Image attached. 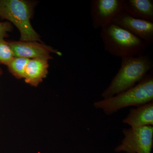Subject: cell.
<instances>
[{"label":"cell","instance_id":"obj_8","mask_svg":"<svg viewBox=\"0 0 153 153\" xmlns=\"http://www.w3.org/2000/svg\"><path fill=\"white\" fill-rule=\"evenodd\" d=\"M8 43L16 57L48 60L52 59L51 53L62 55L59 51L38 41H10Z\"/></svg>","mask_w":153,"mask_h":153},{"label":"cell","instance_id":"obj_3","mask_svg":"<svg viewBox=\"0 0 153 153\" xmlns=\"http://www.w3.org/2000/svg\"><path fill=\"white\" fill-rule=\"evenodd\" d=\"M153 100V71L133 87L110 98L95 102L94 106L107 115L112 114L124 108L140 106Z\"/></svg>","mask_w":153,"mask_h":153},{"label":"cell","instance_id":"obj_4","mask_svg":"<svg viewBox=\"0 0 153 153\" xmlns=\"http://www.w3.org/2000/svg\"><path fill=\"white\" fill-rule=\"evenodd\" d=\"M32 3L24 0L0 1V18L13 23L21 34L20 41H38L42 43L40 36L30 22L33 15Z\"/></svg>","mask_w":153,"mask_h":153},{"label":"cell","instance_id":"obj_11","mask_svg":"<svg viewBox=\"0 0 153 153\" xmlns=\"http://www.w3.org/2000/svg\"><path fill=\"white\" fill-rule=\"evenodd\" d=\"M123 11L135 18L153 22V0H125Z\"/></svg>","mask_w":153,"mask_h":153},{"label":"cell","instance_id":"obj_6","mask_svg":"<svg viewBox=\"0 0 153 153\" xmlns=\"http://www.w3.org/2000/svg\"><path fill=\"white\" fill-rule=\"evenodd\" d=\"M125 0H91L90 12L92 26L101 29L110 24L115 16L123 11Z\"/></svg>","mask_w":153,"mask_h":153},{"label":"cell","instance_id":"obj_10","mask_svg":"<svg viewBox=\"0 0 153 153\" xmlns=\"http://www.w3.org/2000/svg\"><path fill=\"white\" fill-rule=\"evenodd\" d=\"M48 60L41 59H30L25 68V82L37 87L48 73Z\"/></svg>","mask_w":153,"mask_h":153},{"label":"cell","instance_id":"obj_14","mask_svg":"<svg viewBox=\"0 0 153 153\" xmlns=\"http://www.w3.org/2000/svg\"><path fill=\"white\" fill-rule=\"evenodd\" d=\"M13 29V26L10 22H0V37H8V33L11 32Z\"/></svg>","mask_w":153,"mask_h":153},{"label":"cell","instance_id":"obj_13","mask_svg":"<svg viewBox=\"0 0 153 153\" xmlns=\"http://www.w3.org/2000/svg\"><path fill=\"white\" fill-rule=\"evenodd\" d=\"M4 37H0V64L7 66L15 55L8 42L4 39Z\"/></svg>","mask_w":153,"mask_h":153},{"label":"cell","instance_id":"obj_9","mask_svg":"<svg viewBox=\"0 0 153 153\" xmlns=\"http://www.w3.org/2000/svg\"><path fill=\"white\" fill-rule=\"evenodd\" d=\"M123 122L132 128L153 126V101L130 110Z\"/></svg>","mask_w":153,"mask_h":153},{"label":"cell","instance_id":"obj_5","mask_svg":"<svg viewBox=\"0 0 153 153\" xmlns=\"http://www.w3.org/2000/svg\"><path fill=\"white\" fill-rule=\"evenodd\" d=\"M124 137L115 149L116 152L151 153L153 146V126L124 128Z\"/></svg>","mask_w":153,"mask_h":153},{"label":"cell","instance_id":"obj_7","mask_svg":"<svg viewBox=\"0 0 153 153\" xmlns=\"http://www.w3.org/2000/svg\"><path fill=\"white\" fill-rule=\"evenodd\" d=\"M111 23L127 30L149 45L153 42V22L135 18L123 11L115 16Z\"/></svg>","mask_w":153,"mask_h":153},{"label":"cell","instance_id":"obj_15","mask_svg":"<svg viewBox=\"0 0 153 153\" xmlns=\"http://www.w3.org/2000/svg\"><path fill=\"white\" fill-rule=\"evenodd\" d=\"M3 71L2 70V69L1 68H0V76L3 74Z\"/></svg>","mask_w":153,"mask_h":153},{"label":"cell","instance_id":"obj_2","mask_svg":"<svg viewBox=\"0 0 153 153\" xmlns=\"http://www.w3.org/2000/svg\"><path fill=\"white\" fill-rule=\"evenodd\" d=\"M100 36L105 51L114 57L144 54L149 44L118 25L111 23L102 28Z\"/></svg>","mask_w":153,"mask_h":153},{"label":"cell","instance_id":"obj_12","mask_svg":"<svg viewBox=\"0 0 153 153\" xmlns=\"http://www.w3.org/2000/svg\"><path fill=\"white\" fill-rule=\"evenodd\" d=\"M30 59L15 57L7 65L11 74L18 79L24 78L25 68Z\"/></svg>","mask_w":153,"mask_h":153},{"label":"cell","instance_id":"obj_1","mask_svg":"<svg viewBox=\"0 0 153 153\" xmlns=\"http://www.w3.org/2000/svg\"><path fill=\"white\" fill-rule=\"evenodd\" d=\"M121 58L119 70L109 86L102 94L104 99L110 98L133 87L153 68V60L148 54Z\"/></svg>","mask_w":153,"mask_h":153}]
</instances>
